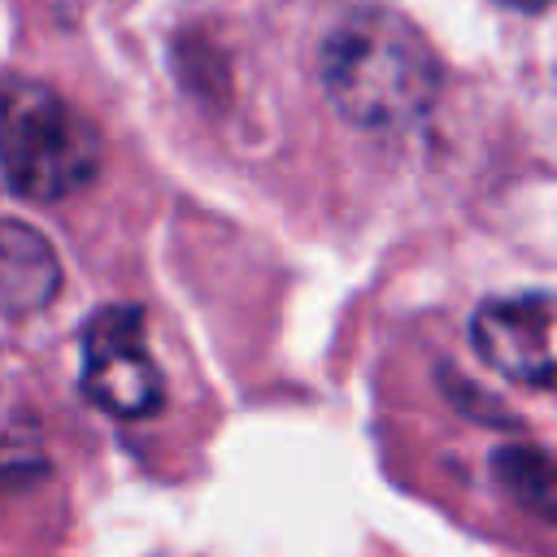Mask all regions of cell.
I'll return each mask as SVG.
<instances>
[{"mask_svg": "<svg viewBox=\"0 0 557 557\" xmlns=\"http://www.w3.org/2000/svg\"><path fill=\"white\" fill-rule=\"evenodd\" d=\"M318 78L335 113L361 131L409 126L431 109L440 91L435 52L392 9L348 13L322 39Z\"/></svg>", "mask_w": 557, "mask_h": 557, "instance_id": "cell-1", "label": "cell"}, {"mask_svg": "<svg viewBox=\"0 0 557 557\" xmlns=\"http://www.w3.org/2000/svg\"><path fill=\"white\" fill-rule=\"evenodd\" d=\"M500 4H505V9H522V13H540L548 0H500Z\"/></svg>", "mask_w": 557, "mask_h": 557, "instance_id": "cell-7", "label": "cell"}, {"mask_svg": "<svg viewBox=\"0 0 557 557\" xmlns=\"http://www.w3.org/2000/svg\"><path fill=\"white\" fill-rule=\"evenodd\" d=\"M83 396L109 418H148L161 409L165 383L144 339V313L109 305L83 326Z\"/></svg>", "mask_w": 557, "mask_h": 557, "instance_id": "cell-3", "label": "cell"}, {"mask_svg": "<svg viewBox=\"0 0 557 557\" xmlns=\"http://www.w3.org/2000/svg\"><path fill=\"white\" fill-rule=\"evenodd\" d=\"M496 466V483L531 513L540 518H553V505H557V487H553V461L548 453L531 448V444H513V448H500L492 457Z\"/></svg>", "mask_w": 557, "mask_h": 557, "instance_id": "cell-6", "label": "cell"}, {"mask_svg": "<svg viewBox=\"0 0 557 557\" xmlns=\"http://www.w3.org/2000/svg\"><path fill=\"white\" fill-rule=\"evenodd\" d=\"M100 170L96 126L44 83H0V196L61 200Z\"/></svg>", "mask_w": 557, "mask_h": 557, "instance_id": "cell-2", "label": "cell"}, {"mask_svg": "<svg viewBox=\"0 0 557 557\" xmlns=\"http://www.w3.org/2000/svg\"><path fill=\"white\" fill-rule=\"evenodd\" d=\"M470 344L496 374L548 392L553 387V300L548 292H522L479 305Z\"/></svg>", "mask_w": 557, "mask_h": 557, "instance_id": "cell-4", "label": "cell"}, {"mask_svg": "<svg viewBox=\"0 0 557 557\" xmlns=\"http://www.w3.org/2000/svg\"><path fill=\"white\" fill-rule=\"evenodd\" d=\"M61 265L52 244L13 218H0V313H30L52 300Z\"/></svg>", "mask_w": 557, "mask_h": 557, "instance_id": "cell-5", "label": "cell"}]
</instances>
